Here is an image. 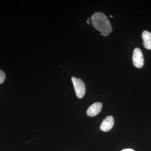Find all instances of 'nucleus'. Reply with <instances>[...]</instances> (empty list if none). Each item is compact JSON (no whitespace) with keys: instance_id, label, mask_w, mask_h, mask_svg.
<instances>
[{"instance_id":"nucleus-1","label":"nucleus","mask_w":151,"mask_h":151,"mask_svg":"<svg viewBox=\"0 0 151 151\" xmlns=\"http://www.w3.org/2000/svg\"><path fill=\"white\" fill-rule=\"evenodd\" d=\"M92 25L97 31H100L101 35L107 37L112 32V28L108 18L102 12H95L91 18Z\"/></svg>"},{"instance_id":"nucleus-2","label":"nucleus","mask_w":151,"mask_h":151,"mask_svg":"<svg viewBox=\"0 0 151 151\" xmlns=\"http://www.w3.org/2000/svg\"><path fill=\"white\" fill-rule=\"evenodd\" d=\"M72 82L74 86L76 96L79 99L84 97L86 92V88L84 82L81 78H77L75 77L71 78Z\"/></svg>"},{"instance_id":"nucleus-3","label":"nucleus","mask_w":151,"mask_h":151,"mask_svg":"<svg viewBox=\"0 0 151 151\" xmlns=\"http://www.w3.org/2000/svg\"><path fill=\"white\" fill-rule=\"evenodd\" d=\"M133 64L138 68L142 67L144 63V57L140 49L136 48L134 49L132 56Z\"/></svg>"},{"instance_id":"nucleus-4","label":"nucleus","mask_w":151,"mask_h":151,"mask_svg":"<svg viewBox=\"0 0 151 151\" xmlns=\"http://www.w3.org/2000/svg\"><path fill=\"white\" fill-rule=\"evenodd\" d=\"M114 124V119L113 116H107L103 120V122L100 125V129L103 132H108L112 129Z\"/></svg>"},{"instance_id":"nucleus-5","label":"nucleus","mask_w":151,"mask_h":151,"mask_svg":"<svg viewBox=\"0 0 151 151\" xmlns=\"http://www.w3.org/2000/svg\"><path fill=\"white\" fill-rule=\"evenodd\" d=\"M102 105V103L100 102H97L92 104L89 106L86 111L87 116L90 117L96 116L101 112Z\"/></svg>"},{"instance_id":"nucleus-6","label":"nucleus","mask_w":151,"mask_h":151,"mask_svg":"<svg viewBox=\"0 0 151 151\" xmlns=\"http://www.w3.org/2000/svg\"><path fill=\"white\" fill-rule=\"evenodd\" d=\"M143 45L147 49L151 50V33L145 30L142 33Z\"/></svg>"},{"instance_id":"nucleus-7","label":"nucleus","mask_w":151,"mask_h":151,"mask_svg":"<svg viewBox=\"0 0 151 151\" xmlns=\"http://www.w3.org/2000/svg\"><path fill=\"white\" fill-rule=\"evenodd\" d=\"M6 74L3 70L0 69V84H3L6 79Z\"/></svg>"},{"instance_id":"nucleus-8","label":"nucleus","mask_w":151,"mask_h":151,"mask_svg":"<svg viewBox=\"0 0 151 151\" xmlns=\"http://www.w3.org/2000/svg\"><path fill=\"white\" fill-rule=\"evenodd\" d=\"M122 151H135L134 150H132V149H124V150H123Z\"/></svg>"},{"instance_id":"nucleus-9","label":"nucleus","mask_w":151,"mask_h":151,"mask_svg":"<svg viewBox=\"0 0 151 151\" xmlns=\"http://www.w3.org/2000/svg\"><path fill=\"white\" fill-rule=\"evenodd\" d=\"M89 18H88V20L86 21V23H87L89 24H90V22H89Z\"/></svg>"},{"instance_id":"nucleus-10","label":"nucleus","mask_w":151,"mask_h":151,"mask_svg":"<svg viewBox=\"0 0 151 151\" xmlns=\"http://www.w3.org/2000/svg\"><path fill=\"white\" fill-rule=\"evenodd\" d=\"M110 17H113V16H110Z\"/></svg>"}]
</instances>
